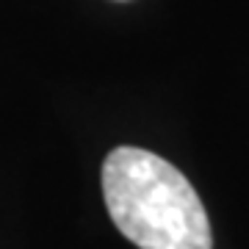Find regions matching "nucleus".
<instances>
[{"label":"nucleus","mask_w":249,"mask_h":249,"mask_svg":"<svg viewBox=\"0 0 249 249\" xmlns=\"http://www.w3.org/2000/svg\"><path fill=\"white\" fill-rule=\"evenodd\" d=\"M103 196L116 230L139 249H213L199 194L155 152L139 147L108 152Z\"/></svg>","instance_id":"obj_1"}]
</instances>
